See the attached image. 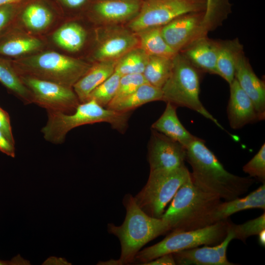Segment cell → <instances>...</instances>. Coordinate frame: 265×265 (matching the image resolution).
<instances>
[{"mask_svg": "<svg viewBox=\"0 0 265 265\" xmlns=\"http://www.w3.org/2000/svg\"><path fill=\"white\" fill-rule=\"evenodd\" d=\"M251 209H265V184L244 197H238L219 204L216 213L217 221L227 219L232 214Z\"/></svg>", "mask_w": 265, "mask_h": 265, "instance_id": "cell-20", "label": "cell"}, {"mask_svg": "<svg viewBox=\"0 0 265 265\" xmlns=\"http://www.w3.org/2000/svg\"><path fill=\"white\" fill-rule=\"evenodd\" d=\"M229 85L230 95L227 116L230 127L237 130L248 124L260 121L252 100L240 87L236 79Z\"/></svg>", "mask_w": 265, "mask_h": 265, "instance_id": "cell-14", "label": "cell"}, {"mask_svg": "<svg viewBox=\"0 0 265 265\" xmlns=\"http://www.w3.org/2000/svg\"><path fill=\"white\" fill-rule=\"evenodd\" d=\"M43 46L40 39L26 34H21L14 27L0 38V56L21 57L34 52Z\"/></svg>", "mask_w": 265, "mask_h": 265, "instance_id": "cell-19", "label": "cell"}, {"mask_svg": "<svg viewBox=\"0 0 265 265\" xmlns=\"http://www.w3.org/2000/svg\"><path fill=\"white\" fill-rule=\"evenodd\" d=\"M176 265L172 254H166L151 260L143 265Z\"/></svg>", "mask_w": 265, "mask_h": 265, "instance_id": "cell-39", "label": "cell"}, {"mask_svg": "<svg viewBox=\"0 0 265 265\" xmlns=\"http://www.w3.org/2000/svg\"><path fill=\"white\" fill-rule=\"evenodd\" d=\"M140 0H100L94 6V12L104 24L113 25L131 20L138 13Z\"/></svg>", "mask_w": 265, "mask_h": 265, "instance_id": "cell-16", "label": "cell"}, {"mask_svg": "<svg viewBox=\"0 0 265 265\" xmlns=\"http://www.w3.org/2000/svg\"><path fill=\"white\" fill-rule=\"evenodd\" d=\"M86 39L85 29L75 22L64 24L53 35V39L57 46L71 52L80 50L83 46Z\"/></svg>", "mask_w": 265, "mask_h": 265, "instance_id": "cell-26", "label": "cell"}, {"mask_svg": "<svg viewBox=\"0 0 265 265\" xmlns=\"http://www.w3.org/2000/svg\"><path fill=\"white\" fill-rule=\"evenodd\" d=\"M16 4L0 6V38L13 28L17 11Z\"/></svg>", "mask_w": 265, "mask_h": 265, "instance_id": "cell-35", "label": "cell"}, {"mask_svg": "<svg viewBox=\"0 0 265 265\" xmlns=\"http://www.w3.org/2000/svg\"><path fill=\"white\" fill-rule=\"evenodd\" d=\"M101 265H120L119 264V261H118V260H114V259H111L109 261H107L106 262H101V264H100Z\"/></svg>", "mask_w": 265, "mask_h": 265, "instance_id": "cell-43", "label": "cell"}, {"mask_svg": "<svg viewBox=\"0 0 265 265\" xmlns=\"http://www.w3.org/2000/svg\"><path fill=\"white\" fill-rule=\"evenodd\" d=\"M19 75L73 87L91 65L54 51H47L11 60Z\"/></svg>", "mask_w": 265, "mask_h": 265, "instance_id": "cell-4", "label": "cell"}, {"mask_svg": "<svg viewBox=\"0 0 265 265\" xmlns=\"http://www.w3.org/2000/svg\"><path fill=\"white\" fill-rule=\"evenodd\" d=\"M243 47L238 38L219 41L216 59L217 75L230 85L235 79L236 63Z\"/></svg>", "mask_w": 265, "mask_h": 265, "instance_id": "cell-21", "label": "cell"}, {"mask_svg": "<svg viewBox=\"0 0 265 265\" xmlns=\"http://www.w3.org/2000/svg\"><path fill=\"white\" fill-rule=\"evenodd\" d=\"M161 27L148 28L135 33L139 40V47L149 55L173 58L178 53L171 48L164 39Z\"/></svg>", "mask_w": 265, "mask_h": 265, "instance_id": "cell-25", "label": "cell"}, {"mask_svg": "<svg viewBox=\"0 0 265 265\" xmlns=\"http://www.w3.org/2000/svg\"><path fill=\"white\" fill-rule=\"evenodd\" d=\"M173 59L159 56H149L143 73L147 82L161 89L170 75Z\"/></svg>", "mask_w": 265, "mask_h": 265, "instance_id": "cell-27", "label": "cell"}, {"mask_svg": "<svg viewBox=\"0 0 265 265\" xmlns=\"http://www.w3.org/2000/svg\"><path fill=\"white\" fill-rule=\"evenodd\" d=\"M176 265H235L224 260L215 245H205L172 253Z\"/></svg>", "mask_w": 265, "mask_h": 265, "instance_id": "cell-22", "label": "cell"}, {"mask_svg": "<svg viewBox=\"0 0 265 265\" xmlns=\"http://www.w3.org/2000/svg\"><path fill=\"white\" fill-rule=\"evenodd\" d=\"M149 56L141 48H134L117 60L115 72L121 76L143 74L148 62Z\"/></svg>", "mask_w": 265, "mask_h": 265, "instance_id": "cell-29", "label": "cell"}, {"mask_svg": "<svg viewBox=\"0 0 265 265\" xmlns=\"http://www.w3.org/2000/svg\"><path fill=\"white\" fill-rule=\"evenodd\" d=\"M116 61H97L74 85L73 88L80 103L88 101L91 92L114 72Z\"/></svg>", "mask_w": 265, "mask_h": 265, "instance_id": "cell-18", "label": "cell"}, {"mask_svg": "<svg viewBox=\"0 0 265 265\" xmlns=\"http://www.w3.org/2000/svg\"><path fill=\"white\" fill-rule=\"evenodd\" d=\"M219 42L209 38L207 35L204 36L179 53L199 71L217 75L216 59Z\"/></svg>", "mask_w": 265, "mask_h": 265, "instance_id": "cell-15", "label": "cell"}, {"mask_svg": "<svg viewBox=\"0 0 265 265\" xmlns=\"http://www.w3.org/2000/svg\"><path fill=\"white\" fill-rule=\"evenodd\" d=\"M221 199L196 186L190 177L181 186L161 218L171 230L191 231L217 222L216 213Z\"/></svg>", "mask_w": 265, "mask_h": 265, "instance_id": "cell-2", "label": "cell"}, {"mask_svg": "<svg viewBox=\"0 0 265 265\" xmlns=\"http://www.w3.org/2000/svg\"><path fill=\"white\" fill-rule=\"evenodd\" d=\"M22 20L26 27L33 31H41L47 28L53 20L51 11L39 3H32L24 10Z\"/></svg>", "mask_w": 265, "mask_h": 265, "instance_id": "cell-30", "label": "cell"}, {"mask_svg": "<svg viewBox=\"0 0 265 265\" xmlns=\"http://www.w3.org/2000/svg\"><path fill=\"white\" fill-rule=\"evenodd\" d=\"M205 0H146L128 27L137 33L162 26L177 17L190 12L204 11Z\"/></svg>", "mask_w": 265, "mask_h": 265, "instance_id": "cell-8", "label": "cell"}, {"mask_svg": "<svg viewBox=\"0 0 265 265\" xmlns=\"http://www.w3.org/2000/svg\"><path fill=\"white\" fill-rule=\"evenodd\" d=\"M259 243L262 246H265V229L262 230L258 235Z\"/></svg>", "mask_w": 265, "mask_h": 265, "instance_id": "cell-42", "label": "cell"}, {"mask_svg": "<svg viewBox=\"0 0 265 265\" xmlns=\"http://www.w3.org/2000/svg\"><path fill=\"white\" fill-rule=\"evenodd\" d=\"M204 11L180 16L161 27L162 37L168 45L179 53L199 38L207 35L203 20Z\"/></svg>", "mask_w": 265, "mask_h": 265, "instance_id": "cell-10", "label": "cell"}, {"mask_svg": "<svg viewBox=\"0 0 265 265\" xmlns=\"http://www.w3.org/2000/svg\"><path fill=\"white\" fill-rule=\"evenodd\" d=\"M190 177L186 166L150 170L148 181L135 197L139 207L148 215L160 218L181 186Z\"/></svg>", "mask_w": 265, "mask_h": 265, "instance_id": "cell-7", "label": "cell"}, {"mask_svg": "<svg viewBox=\"0 0 265 265\" xmlns=\"http://www.w3.org/2000/svg\"><path fill=\"white\" fill-rule=\"evenodd\" d=\"M121 77L114 71L91 92L88 100H94L102 106L106 107L117 92Z\"/></svg>", "mask_w": 265, "mask_h": 265, "instance_id": "cell-31", "label": "cell"}, {"mask_svg": "<svg viewBox=\"0 0 265 265\" xmlns=\"http://www.w3.org/2000/svg\"><path fill=\"white\" fill-rule=\"evenodd\" d=\"M203 24L208 33L221 26L232 12L230 0H205Z\"/></svg>", "mask_w": 265, "mask_h": 265, "instance_id": "cell-28", "label": "cell"}, {"mask_svg": "<svg viewBox=\"0 0 265 265\" xmlns=\"http://www.w3.org/2000/svg\"><path fill=\"white\" fill-rule=\"evenodd\" d=\"M250 177L255 178L263 184L265 182V144L242 168Z\"/></svg>", "mask_w": 265, "mask_h": 265, "instance_id": "cell-34", "label": "cell"}, {"mask_svg": "<svg viewBox=\"0 0 265 265\" xmlns=\"http://www.w3.org/2000/svg\"><path fill=\"white\" fill-rule=\"evenodd\" d=\"M65 5L70 8H77L81 6L86 0H61Z\"/></svg>", "mask_w": 265, "mask_h": 265, "instance_id": "cell-41", "label": "cell"}, {"mask_svg": "<svg viewBox=\"0 0 265 265\" xmlns=\"http://www.w3.org/2000/svg\"><path fill=\"white\" fill-rule=\"evenodd\" d=\"M230 221L226 219L204 228L191 230H172L159 242L139 251L133 263L144 264L160 256L172 254L201 245L214 246L226 237Z\"/></svg>", "mask_w": 265, "mask_h": 265, "instance_id": "cell-6", "label": "cell"}, {"mask_svg": "<svg viewBox=\"0 0 265 265\" xmlns=\"http://www.w3.org/2000/svg\"><path fill=\"white\" fill-rule=\"evenodd\" d=\"M0 82L25 105L33 103L31 93L22 82L12 61L1 56Z\"/></svg>", "mask_w": 265, "mask_h": 265, "instance_id": "cell-24", "label": "cell"}, {"mask_svg": "<svg viewBox=\"0 0 265 265\" xmlns=\"http://www.w3.org/2000/svg\"><path fill=\"white\" fill-rule=\"evenodd\" d=\"M199 72L181 53H178L173 59L170 75L161 88L162 101L170 103L177 107L193 110L223 130L200 100Z\"/></svg>", "mask_w": 265, "mask_h": 265, "instance_id": "cell-5", "label": "cell"}, {"mask_svg": "<svg viewBox=\"0 0 265 265\" xmlns=\"http://www.w3.org/2000/svg\"><path fill=\"white\" fill-rule=\"evenodd\" d=\"M148 83L143 74L121 76L117 92L106 108L135 91L141 85Z\"/></svg>", "mask_w": 265, "mask_h": 265, "instance_id": "cell-33", "label": "cell"}, {"mask_svg": "<svg viewBox=\"0 0 265 265\" xmlns=\"http://www.w3.org/2000/svg\"><path fill=\"white\" fill-rule=\"evenodd\" d=\"M20 76L31 93L33 103L47 111L72 113L80 103L73 87L26 75Z\"/></svg>", "mask_w": 265, "mask_h": 265, "instance_id": "cell-9", "label": "cell"}, {"mask_svg": "<svg viewBox=\"0 0 265 265\" xmlns=\"http://www.w3.org/2000/svg\"><path fill=\"white\" fill-rule=\"evenodd\" d=\"M94 52L97 61H116L130 51L139 47L136 33L119 27L105 29Z\"/></svg>", "mask_w": 265, "mask_h": 265, "instance_id": "cell-12", "label": "cell"}, {"mask_svg": "<svg viewBox=\"0 0 265 265\" xmlns=\"http://www.w3.org/2000/svg\"><path fill=\"white\" fill-rule=\"evenodd\" d=\"M233 239L234 235L229 226L228 233L226 237L220 243L215 245L218 254L224 260L228 261L226 256L227 249L229 243Z\"/></svg>", "mask_w": 265, "mask_h": 265, "instance_id": "cell-37", "label": "cell"}, {"mask_svg": "<svg viewBox=\"0 0 265 265\" xmlns=\"http://www.w3.org/2000/svg\"><path fill=\"white\" fill-rule=\"evenodd\" d=\"M177 107L170 103H166L163 113L152 125V129L186 147L198 137L190 133L181 123L177 116Z\"/></svg>", "mask_w": 265, "mask_h": 265, "instance_id": "cell-17", "label": "cell"}, {"mask_svg": "<svg viewBox=\"0 0 265 265\" xmlns=\"http://www.w3.org/2000/svg\"><path fill=\"white\" fill-rule=\"evenodd\" d=\"M229 228L233 233L234 239L245 241L248 237L258 235L265 229V213L241 224H235L230 222Z\"/></svg>", "mask_w": 265, "mask_h": 265, "instance_id": "cell-32", "label": "cell"}, {"mask_svg": "<svg viewBox=\"0 0 265 265\" xmlns=\"http://www.w3.org/2000/svg\"><path fill=\"white\" fill-rule=\"evenodd\" d=\"M29 262L22 258L19 255L15 256L11 260H0V265H27Z\"/></svg>", "mask_w": 265, "mask_h": 265, "instance_id": "cell-40", "label": "cell"}, {"mask_svg": "<svg viewBox=\"0 0 265 265\" xmlns=\"http://www.w3.org/2000/svg\"><path fill=\"white\" fill-rule=\"evenodd\" d=\"M0 151L12 158L15 156V147L4 136L0 131Z\"/></svg>", "mask_w": 265, "mask_h": 265, "instance_id": "cell-38", "label": "cell"}, {"mask_svg": "<svg viewBox=\"0 0 265 265\" xmlns=\"http://www.w3.org/2000/svg\"><path fill=\"white\" fill-rule=\"evenodd\" d=\"M186 149V160L192 170L191 181L203 191L229 201L245 194L254 183L251 177L227 171L201 138L198 137Z\"/></svg>", "mask_w": 265, "mask_h": 265, "instance_id": "cell-1", "label": "cell"}, {"mask_svg": "<svg viewBox=\"0 0 265 265\" xmlns=\"http://www.w3.org/2000/svg\"><path fill=\"white\" fill-rule=\"evenodd\" d=\"M235 79L252 100L260 121L265 118V84L254 73L243 52L235 66Z\"/></svg>", "mask_w": 265, "mask_h": 265, "instance_id": "cell-13", "label": "cell"}, {"mask_svg": "<svg viewBox=\"0 0 265 265\" xmlns=\"http://www.w3.org/2000/svg\"><path fill=\"white\" fill-rule=\"evenodd\" d=\"M186 155L185 146L152 129L148 148L150 170H171L184 166Z\"/></svg>", "mask_w": 265, "mask_h": 265, "instance_id": "cell-11", "label": "cell"}, {"mask_svg": "<svg viewBox=\"0 0 265 265\" xmlns=\"http://www.w3.org/2000/svg\"><path fill=\"white\" fill-rule=\"evenodd\" d=\"M162 98L161 89L145 83L132 94L107 108L119 111L129 112L145 104L162 101Z\"/></svg>", "mask_w": 265, "mask_h": 265, "instance_id": "cell-23", "label": "cell"}, {"mask_svg": "<svg viewBox=\"0 0 265 265\" xmlns=\"http://www.w3.org/2000/svg\"><path fill=\"white\" fill-rule=\"evenodd\" d=\"M123 203L126 210L124 222L120 226L112 223L107 226L108 232L117 237L120 242V265L133 263L136 254L143 246L171 230L168 221L147 214L130 194L124 196Z\"/></svg>", "mask_w": 265, "mask_h": 265, "instance_id": "cell-3", "label": "cell"}, {"mask_svg": "<svg viewBox=\"0 0 265 265\" xmlns=\"http://www.w3.org/2000/svg\"><path fill=\"white\" fill-rule=\"evenodd\" d=\"M0 131L12 145H15L9 116L7 112L1 107H0Z\"/></svg>", "mask_w": 265, "mask_h": 265, "instance_id": "cell-36", "label": "cell"}, {"mask_svg": "<svg viewBox=\"0 0 265 265\" xmlns=\"http://www.w3.org/2000/svg\"><path fill=\"white\" fill-rule=\"evenodd\" d=\"M20 0H0V6L8 4L16 3Z\"/></svg>", "mask_w": 265, "mask_h": 265, "instance_id": "cell-44", "label": "cell"}]
</instances>
